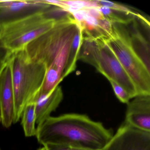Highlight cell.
Instances as JSON below:
<instances>
[{
  "label": "cell",
  "mask_w": 150,
  "mask_h": 150,
  "mask_svg": "<svg viewBox=\"0 0 150 150\" xmlns=\"http://www.w3.org/2000/svg\"><path fill=\"white\" fill-rule=\"evenodd\" d=\"M44 146L46 150H71V147L66 145L50 144Z\"/></svg>",
  "instance_id": "21"
},
{
  "label": "cell",
  "mask_w": 150,
  "mask_h": 150,
  "mask_svg": "<svg viewBox=\"0 0 150 150\" xmlns=\"http://www.w3.org/2000/svg\"><path fill=\"white\" fill-rule=\"evenodd\" d=\"M135 19L130 23V24H126L131 42L136 53L150 70V43L139 31Z\"/></svg>",
  "instance_id": "12"
},
{
  "label": "cell",
  "mask_w": 150,
  "mask_h": 150,
  "mask_svg": "<svg viewBox=\"0 0 150 150\" xmlns=\"http://www.w3.org/2000/svg\"><path fill=\"white\" fill-rule=\"evenodd\" d=\"M11 52L0 42V60H6Z\"/></svg>",
  "instance_id": "22"
},
{
  "label": "cell",
  "mask_w": 150,
  "mask_h": 150,
  "mask_svg": "<svg viewBox=\"0 0 150 150\" xmlns=\"http://www.w3.org/2000/svg\"><path fill=\"white\" fill-rule=\"evenodd\" d=\"M127 103L124 122L150 132V95L137 96Z\"/></svg>",
  "instance_id": "10"
},
{
  "label": "cell",
  "mask_w": 150,
  "mask_h": 150,
  "mask_svg": "<svg viewBox=\"0 0 150 150\" xmlns=\"http://www.w3.org/2000/svg\"><path fill=\"white\" fill-rule=\"evenodd\" d=\"M66 8L67 7L74 8L79 9L90 8H99L100 6L98 4V1H62ZM65 8V9H66Z\"/></svg>",
  "instance_id": "16"
},
{
  "label": "cell",
  "mask_w": 150,
  "mask_h": 150,
  "mask_svg": "<svg viewBox=\"0 0 150 150\" xmlns=\"http://www.w3.org/2000/svg\"><path fill=\"white\" fill-rule=\"evenodd\" d=\"M0 150H1V148H0Z\"/></svg>",
  "instance_id": "28"
},
{
  "label": "cell",
  "mask_w": 150,
  "mask_h": 150,
  "mask_svg": "<svg viewBox=\"0 0 150 150\" xmlns=\"http://www.w3.org/2000/svg\"><path fill=\"white\" fill-rule=\"evenodd\" d=\"M112 86L114 93L117 99L121 102L127 104L132 98L128 92L120 85L111 80H108Z\"/></svg>",
  "instance_id": "18"
},
{
  "label": "cell",
  "mask_w": 150,
  "mask_h": 150,
  "mask_svg": "<svg viewBox=\"0 0 150 150\" xmlns=\"http://www.w3.org/2000/svg\"><path fill=\"white\" fill-rule=\"evenodd\" d=\"M63 98L60 86L56 87L47 95H38L35 101L36 123L38 125L50 116L58 108Z\"/></svg>",
  "instance_id": "11"
},
{
  "label": "cell",
  "mask_w": 150,
  "mask_h": 150,
  "mask_svg": "<svg viewBox=\"0 0 150 150\" xmlns=\"http://www.w3.org/2000/svg\"><path fill=\"white\" fill-rule=\"evenodd\" d=\"M0 110L2 125L9 128L13 124L15 99L11 69L8 61L0 75Z\"/></svg>",
  "instance_id": "9"
},
{
  "label": "cell",
  "mask_w": 150,
  "mask_h": 150,
  "mask_svg": "<svg viewBox=\"0 0 150 150\" xmlns=\"http://www.w3.org/2000/svg\"><path fill=\"white\" fill-rule=\"evenodd\" d=\"M2 27L0 26V38L1 37V34H2Z\"/></svg>",
  "instance_id": "25"
},
{
  "label": "cell",
  "mask_w": 150,
  "mask_h": 150,
  "mask_svg": "<svg viewBox=\"0 0 150 150\" xmlns=\"http://www.w3.org/2000/svg\"><path fill=\"white\" fill-rule=\"evenodd\" d=\"M103 37L100 38V50L96 68L108 80H113L122 87L132 99L138 96L135 85Z\"/></svg>",
  "instance_id": "6"
},
{
  "label": "cell",
  "mask_w": 150,
  "mask_h": 150,
  "mask_svg": "<svg viewBox=\"0 0 150 150\" xmlns=\"http://www.w3.org/2000/svg\"><path fill=\"white\" fill-rule=\"evenodd\" d=\"M35 106V103L28 104L22 115V125L26 137H33L36 133Z\"/></svg>",
  "instance_id": "14"
},
{
  "label": "cell",
  "mask_w": 150,
  "mask_h": 150,
  "mask_svg": "<svg viewBox=\"0 0 150 150\" xmlns=\"http://www.w3.org/2000/svg\"><path fill=\"white\" fill-rule=\"evenodd\" d=\"M99 8L103 16L112 23H116L126 25L137 17L133 15L113 10L106 7L100 6Z\"/></svg>",
  "instance_id": "15"
},
{
  "label": "cell",
  "mask_w": 150,
  "mask_h": 150,
  "mask_svg": "<svg viewBox=\"0 0 150 150\" xmlns=\"http://www.w3.org/2000/svg\"><path fill=\"white\" fill-rule=\"evenodd\" d=\"M78 26L72 15L58 20L52 28L27 45V55L46 69L64 70Z\"/></svg>",
  "instance_id": "2"
},
{
  "label": "cell",
  "mask_w": 150,
  "mask_h": 150,
  "mask_svg": "<svg viewBox=\"0 0 150 150\" xmlns=\"http://www.w3.org/2000/svg\"><path fill=\"white\" fill-rule=\"evenodd\" d=\"M36 137L41 144H64L70 147L101 150L113 136L111 129L81 114L49 117L38 125Z\"/></svg>",
  "instance_id": "1"
},
{
  "label": "cell",
  "mask_w": 150,
  "mask_h": 150,
  "mask_svg": "<svg viewBox=\"0 0 150 150\" xmlns=\"http://www.w3.org/2000/svg\"><path fill=\"white\" fill-rule=\"evenodd\" d=\"M54 7L44 0H0V26H2L35 14L45 13Z\"/></svg>",
  "instance_id": "7"
},
{
  "label": "cell",
  "mask_w": 150,
  "mask_h": 150,
  "mask_svg": "<svg viewBox=\"0 0 150 150\" xmlns=\"http://www.w3.org/2000/svg\"><path fill=\"white\" fill-rule=\"evenodd\" d=\"M0 123H1V110H0Z\"/></svg>",
  "instance_id": "27"
},
{
  "label": "cell",
  "mask_w": 150,
  "mask_h": 150,
  "mask_svg": "<svg viewBox=\"0 0 150 150\" xmlns=\"http://www.w3.org/2000/svg\"><path fill=\"white\" fill-rule=\"evenodd\" d=\"M8 59L6 60H0V75L7 64Z\"/></svg>",
  "instance_id": "23"
},
{
  "label": "cell",
  "mask_w": 150,
  "mask_h": 150,
  "mask_svg": "<svg viewBox=\"0 0 150 150\" xmlns=\"http://www.w3.org/2000/svg\"><path fill=\"white\" fill-rule=\"evenodd\" d=\"M87 14L86 9H82L74 12L71 15L75 21L79 25L84 21L85 17Z\"/></svg>",
  "instance_id": "19"
},
{
  "label": "cell",
  "mask_w": 150,
  "mask_h": 150,
  "mask_svg": "<svg viewBox=\"0 0 150 150\" xmlns=\"http://www.w3.org/2000/svg\"><path fill=\"white\" fill-rule=\"evenodd\" d=\"M38 150H46V149L45 146H44L43 147L40 148V149H38Z\"/></svg>",
  "instance_id": "26"
},
{
  "label": "cell",
  "mask_w": 150,
  "mask_h": 150,
  "mask_svg": "<svg viewBox=\"0 0 150 150\" xmlns=\"http://www.w3.org/2000/svg\"><path fill=\"white\" fill-rule=\"evenodd\" d=\"M98 4L100 6H104L109 8L113 10L120 11L126 13L133 15L137 16L139 18H141L142 16L136 13L134 11H132L129 8L127 7L126 6H123L122 4L115 3L112 1H98Z\"/></svg>",
  "instance_id": "17"
},
{
  "label": "cell",
  "mask_w": 150,
  "mask_h": 150,
  "mask_svg": "<svg viewBox=\"0 0 150 150\" xmlns=\"http://www.w3.org/2000/svg\"><path fill=\"white\" fill-rule=\"evenodd\" d=\"M99 8H90L86 9L88 14L97 20H102L105 17Z\"/></svg>",
  "instance_id": "20"
},
{
  "label": "cell",
  "mask_w": 150,
  "mask_h": 150,
  "mask_svg": "<svg viewBox=\"0 0 150 150\" xmlns=\"http://www.w3.org/2000/svg\"><path fill=\"white\" fill-rule=\"evenodd\" d=\"M71 147V150H97L94 149H89V148H82V147Z\"/></svg>",
  "instance_id": "24"
},
{
  "label": "cell",
  "mask_w": 150,
  "mask_h": 150,
  "mask_svg": "<svg viewBox=\"0 0 150 150\" xmlns=\"http://www.w3.org/2000/svg\"><path fill=\"white\" fill-rule=\"evenodd\" d=\"M15 99L13 124L19 122L25 107L35 100L42 90L46 74L43 64L30 59L25 49L12 52L8 58Z\"/></svg>",
  "instance_id": "3"
},
{
  "label": "cell",
  "mask_w": 150,
  "mask_h": 150,
  "mask_svg": "<svg viewBox=\"0 0 150 150\" xmlns=\"http://www.w3.org/2000/svg\"><path fill=\"white\" fill-rule=\"evenodd\" d=\"M101 150H150V132L124 122Z\"/></svg>",
  "instance_id": "8"
},
{
  "label": "cell",
  "mask_w": 150,
  "mask_h": 150,
  "mask_svg": "<svg viewBox=\"0 0 150 150\" xmlns=\"http://www.w3.org/2000/svg\"><path fill=\"white\" fill-rule=\"evenodd\" d=\"M83 40V31L78 24V28L74 36L69 50L66 65L63 74V79L76 69V63L79 60L80 51Z\"/></svg>",
  "instance_id": "13"
},
{
  "label": "cell",
  "mask_w": 150,
  "mask_h": 150,
  "mask_svg": "<svg viewBox=\"0 0 150 150\" xmlns=\"http://www.w3.org/2000/svg\"><path fill=\"white\" fill-rule=\"evenodd\" d=\"M103 40L134 83L138 96L150 95V71L134 50L127 26L112 23L111 33Z\"/></svg>",
  "instance_id": "4"
},
{
  "label": "cell",
  "mask_w": 150,
  "mask_h": 150,
  "mask_svg": "<svg viewBox=\"0 0 150 150\" xmlns=\"http://www.w3.org/2000/svg\"><path fill=\"white\" fill-rule=\"evenodd\" d=\"M50 10L2 26L0 42L11 52L25 49L28 44L52 28L58 21L52 17Z\"/></svg>",
  "instance_id": "5"
}]
</instances>
